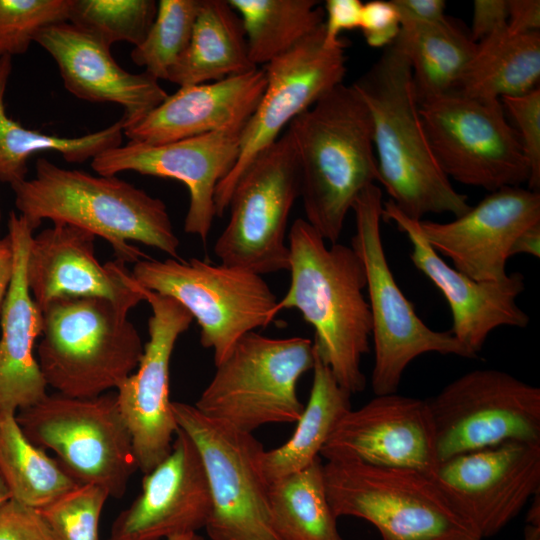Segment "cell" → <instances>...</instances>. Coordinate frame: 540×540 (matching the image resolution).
<instances>
[{
	"label": "cell",
	"mask_w": 540,
	"mask_h": 540,
	"mask_svg": "<svg viewBox=\"0 0 540 540\" xmlns=\"http://www.w3.org/2000/svg\"><path fill=\"white\" fill-rule=\"evenodd\" d=\"M290 285L278 300V313L295 309L314 328L315 354L351 395L362 392V357L370 350L372 320L363 290V264L351 246L326 245L323 237L298 218L288 234Z\"/></svg>",
	"instance_id": "6da1fadb"
},
{
	"label": "cell",
	"mask_w": 540,
	"mask_h": 540,
	"mask_svg": "<svg viewBox=\"0 0 540 540\" xmlns=\"http://www.w3.org/2000/svg\"><path fill=\"white\" fill-rule=\"evenodd\" d=\"M10 186L19 215L33 230L45 219L79 227L105 239L124 263L149 258L130 241L181 259L166 204L116 175L65 169L39 157L34 177Z\"/></svg>",
	"instance_id": "7a4b0ae2"
},
{
	"label": "cell",
	"mask_w": 540,
	"mask_h": 540,
	"mask_svg": "<svg viewBox=\"0 0 540 540\" xmlns=\"http://www.w3.org/2000/svg\"><path fill=\"white\" fill-rule=\"evenodd\" d=\"M352 86L372 121L378 181L409 219L429 213L459 217L471 205L439 167L422 126L408 60L394 45Z\"/></svg>",
	"instance_id": "3957f363"
},
{
	"label": "cell",
	"mask_w": 540,
	"mask_h": 540,
	"mask_svg": "<svg viewBox=\"0 0 540 540\" xmlns=\"http://www.w3.org/2000/svg\"><path fill=\"white\" fill-rule=\"evenodd\" d=\"M287 130L297 152L305 220L336 243L354 201L379 178L370 112L355 88L342 83Z\"/></svg>",
	"instance_id": "277c9868"
},
{
	"label": "cell",
	"mask_w": 540,
	"mask_h": 540,
	"mask_svg": "<svg viewBox=\"0 0 540 540\" xmlns=\"http://www.w3.org/2000/svg\"><path fill=\"white\" fill-rule=\"evenodd\" d=\"M127 313L106 299L59 298L42 310L37 361L47 386L65 396L96 397L132 374L141 336Z\"/></svg>",
	"instance_id": "5b68a950"
},
{
	"label": "cell",
	"mask_w": 540,
	"mask_h": 540,
	"mask_svg": "<svg viewBox=\"0 0 540 540\" xmlns=\"http://www.w3.org/2000/svg\"><path fill=\"white\" fill-rule=\"evenodd\" d=\"M324 479L334 515L370 522L381 540H482L422 472L334 460Z\"/></svg>",
	"instance_id": "8992f818"
},
{
	"label": "cell",
	"mask_w": 540,
	"mask_h": 540,
	"mask_svg": "<svg viewBox=\"0 0 540 540\" xmlns=\"http://www.w3.org/2000/svg\"><path fill=\"white\" fill-rule=\"evenodd\" d=\"M383 203L382 190L372 184L352 206L356 230L351 247L364 267L372 320L375 358L371 386L375 395L397 393L406 367L424 353L478 357L451 331L429 328L396 283L380 231Z\"/></svg>",
	"instance_id": "52a82bcc"
},
{
	"label": "cell",
	"mask_w": 540,
	"mask_h": 540,
	"mask_svg": "<svg viewBox=\"0 0 540 540\" xmlns=\"http://www.w3.org/2000/svg\"><path fill=\"white\" fill-rule=\"evenodd\" d=\"M314 363L313 341L308 338L249 332L215 366L194 406L247 433L266 424L296 423L304 408L297 384Z\"/></svg>",
	"instance_id": "ba28073f"
},
{
	"label": "cell",
	"mask_w": 540,
	"mask_h": 540,
	"mask_svg": "<svg viewBox=\"0 0 540 540\" xmlns=\"http://www.w3.org/2000/svg\"><path fill=\"white\" fill-rule=\"evenodd\" d=\"M143 288L178 301L200 327V342L215 366L245 334L268 326L278 300L262 275L198 258L150 257L131 270Z\"/></svg>",
	"instance_id": "9c48e42d"
},
{
	"label": "cell",
	"mask_w": 540,
	"mask_h": 540,
	"mask_svg": "<svg viewBox=\"0 0 540 540\" xmlns=\"http://www.w3.org/2000/svg\"><path fill=\"white\" fill-rule=\"evenodd\" d=\"M16 419L26 437L51 450L78 484L101 486L113 498L124 496L138 466L115 391L90 398L47 394L18 411Z\"/></svg>",
	"instance_id": "30bf717a"
},
{
	"label": "cell",
	"mask_w": 540,
	"mask_h": 540,
	"mask_svg": "<svg viewBox=\"0 0 540 540\" xmlns=\"http://www.w3.org/2000/svg\"><path fill=\"white\" fill-rule=\"evenodd\" d=\"M299 197V163L287 130L238 179L228 205L229 220L213 247L220 263L262 276L289 270L287 225Z\"/></svg>",
	"instance_id": "8fae6325"
},
{
	"label": "cell",
	"mask_w": 540,
	"mask_h": 540,
	"mask_svg": "<svg viewBox=\"0 0 540 540\" xmlns=\"http://www.w3.org/2000/svg\"><path fill=\"white\" fill-rule=\"evenodd\" d=\"M176 423L194 442L211 496L205 530L211 540H282L260 468L263 445L252 435L210 418L194 405L172 401Z\"/></svg>",
	"instance_id": "7c38bea8"
},
{
	"label": "cell",
	"mask_w": 540,
	"mask_h": 540,
	"mask_svg": "<svg viewBox=\"0 0 540 540\" xmlns=\"http://www.w3.org/2000/svg\"><path fill=\"white\" fill-rule=\"evenodd\" d=\"M418 108L432 153L449 179L490 192L528 183V162L500 100L454 91L418 101Z\"/></svg>",
	"instance_id": "4fadbf2b"
},
{
	"label": "cell",
	"mask_w": 540,
	"mask_h": 540,
	"mask_svg": "<svg viewBox=\"0 0 540 540\" xmlns=\"http://www.w3.org/2000/svg\"><path fill=\"white\" fill-rule=\"evenodd\" d=\"M426 401L439 463L509 441L540 443V389L507 372H467Z\"/></svg>",
	"instance_id": "5bb4252c"
},
{
	"label": "cell",
	"mask_w": 540,
	"mask_h": 540,
	"mask_svg": "<svg viewBox=\"0 0 540 540\" xmlns=\"http://www.w3.org/2000/svg\"><path fill=\"white\" fill-rule=\"evenodd\" d=\"M345 46L343 42L327 47L322 24L292 49L264 65L266 87L242 130L238 159L216 188V216L222 217L228 209L232 191L250 162L273 144L296 116L343 83L347 70Z\"/></svg>",
	"instance_id": "9a60e30c"
},
{
	"label": "cell",
	"mask_w": 540,
	"mask_h": 540,
	"mask_svg": "<svg viewBox=\"0 0 540 540\" xmlns=\"http://www.w3.org/2000/svg\"><path fill=\"white\" fill-rule=\"evenodd\" d=\"M483 538L501 531L540 493V443L504 442L439 463L431 476Z\"/></svg>",
	"instance_id": "2e32d148"
},
{
	"label": "cell",
	"mask_w": 540,
	"mask_h": 540,
	"mask_svg": "<svg viewBox=\"0 0 540 540\" xmlns=\"http://www.w3.org/2000/svg\"><path fill=\"white\" fill-rule=\"evenodd\" d=\"M151 307L149 339L136 370L116 389L117 404L130 432L138 470L151 471L171 451L178 430L169 397V368L178 338L192 315L175 299L144 288Z\"/></svg>",
	"instance_id": "e0dca14e"
},
{
	"label": "cell",
	"mask_w": 540,
	"mask_h": 540,
	"mask_svg": "<svg viewBox=\"0 0 540 540\" xmlns=\"http://www.w3.org/2000/svg\"><path fill=\"white\" fill-rule=\"evenodd\" d=\"M243 128L156 145L129 141L95 156L91 168L105 176L133 171L182 182L189 192L184 231L205 243L216 217L215 191L238 159Z\"/></svg>",
	"instance_id": "ac0fdd59"
},
{
	"label": "cell",
	"mask_w": 540,
	"mask_h": 540,
	"mask_svg": "<svg viewBox=\"0 0 540 540\" xmlns=\"http://www.w3.org/2000/svg\"><path fill=\"white\" fill-rule=\"evenodd\" d=\"M320 457L411 469L431 477L439 460L427 401L397 393L375 395L339 419Z\"/></svg>",
	"instance_id": "d6986e66"
},
{
	"label": "cell",
	"mask_w": 540,
	"mask_h": 540,
	"mask_svg": "<svg viewBox=\"0 0 540 540\" xmlns=\"http://www.w3.org/2000/svg\"><path fill=\"white\" fill-rule=\"evenodd\" d=\"M96 236L79 227L54 222L32 236L26 258L30 294L42 311L59 298L95 297L128 314L145 301L144 288L126 263L101 264L95 255Z\"/></svg>",
	"instance_id": "ffe728a7"
},
{
	"label": "cell",
	"mask_w": 540,
	"mask_h": 540,
	"mask_svg": "<svg viewBox=\"0 0 540 540\" xmlns=\"http://www.w3.org/2000/svg\"><path fill=\"white\" fill-rule=\"evenodd\" d=\"M540 222V193L520 186L490 192L477 205L447 223L419 221V229L454 268L481 282L507 278L506 263L515 239Z\"/></svg>",
	"instance_id": "44dd1931"
},
{
	"label": "cell",
	"mask_w": 540,
	"mask_h": 540,
	"mask_svg": "<svg viewBox=\"0 0 540 540\" xmlns=\"http://www.w3.org/2000/svg\"><path fill=\"white\" fill-rule=\"evenodd\" d=\"M210 512L202 459L192 439L178 428L170 453L144 474L141 492L115 517L107 540H166L198 533Z\"/></svg>",
	"instance_id": "7402d4cb"
},
{
	"label": "cell",
	"mask_w": 540,
	"mask_h": 540,
	"mask_svg": "<svg viewBox=\"0 0 540 540\" xmlns=\"http://www.w3.org/2000/svg\"><path fill=\"white\" fill-rule=\"evenodd\" d=\"M382 219L393 221L407 235L412 263L442 292L450 307L451 333L475 355L494 329L528 326L529 316L516 303L525 289L523 274H508L500 282L473 280L450 267L427 243L419 221L404 216L390 200L383 203Z\"/></svg>",
	"instance_id": "603a6c76"
},
{
	"label": "cell",
	"mask_w": 540,
	"mask_h": 540,
	"mask_svg": "<svg viewBox=\"0 0 540 540\" xmlns=\"http://www.w3.org/2000/svg\"><path fill=\"white\" fill-rule=\"evenodd\" d=\"M35 42L55 60L68 92L84 101L119 105L124 130L168 97L159 80L145 71L134 74L124 70L112 57L110 47L70 22L43 28Z\"/></svg>",
	"instance_id": "cb8c5ba5"
},
{
	"label": "cell",
	"mask_w": 540,
	"mask_h": 540,
	"mask_svg": "<svg viewBox=\"0 0 540 540\" xmlns=\"http://www.w3.org/2000/svg\"><path fill=\"white\" fill-rule=\"evenodd\" d=\"M33 231L21 215L9 213L7 235L14 263L1 308L0 410L15 413L48 394L33 353L36 339L42 334V311L34 302L26 280V258Z\"/></svg>",
	"instance_id": "d4e9b609"
},
{
	"label": "cell",
	"mask_w": 540,
	"mask_h": 540,
	"mask_svg": "<svg viewBox=\"0 0 540 540\" xmlns=\"http://www.w3.org/2000/svg\"><path fill=\"white\" fill-rule=\"evenodd\" d=\"M266 87L264 68L180 87L141 121L124 130L129 141L163 144L244 127Z\"/></svg>",
	"instance_id": "484cf974"
},
{
	"label": "cell",
	"mask_w": 540,
	"mask_h": 540,
	"mask_svg": "<svg viewBox=\"0 0 540 540\" xmlns=\"http://www.w3.org/2000/svg\"><path fill=\"white\" fill-rule=\"evenodd\" d=\"M256 68L249 56L242 20L228 0H201L189 45L170 69L167 80L183 87Z\"/></svg>",
	"instance_id": "4316f807"
},
{
	"label": "cell",
	"mask_w": 540,
	"mask_h": 540,
	"mask_svg": "<svg viewBox=\"0 0 540 540\" xmlns=\"http://www.w3.org/2000/svg\"><path fill=\"white\" fill-rule=\"evenodd\" d=\"M393 44L409 62L417 102L457 91L477 45L447 17L432 23L401 17Z\"/></svg>",
	"instance_id": "83f0119b"
},
{
	"label": "cell",
	"mask_w": 540,
	"mask_h": 540,
	"mask_svg": "<svg viewBox=\"0 0 540 540\" xmlns=\"http://www.w3.org/2000/svg\"><path fill=\"white\" fill-rule=\"evenodd\" d=\"M539 79L540 33L516 34L506 25L477 43L457 91L500 100L531 92Z\"/></svg>",
	"instance_id": "f1b7e54d"
},
{
	"label": "cell",
	"mask_w": 540,
	"mask_h": 540,
	"mask_svg": "<svg viewBox=\"0 0 540 540\" xmlns=\"http://www.w3.org/2000/svg\"><path fill=\"white\" fill-rule=\"evenodd\" d=\"M312 370L310 395L294 433L283 445L261 453L260 468L268 483L300 471L320 457L334 426L352 408L351 394L316 354Z\"/></svg>",
	"instance_id": "f546056e"
},
{
	"label": "cell",
	"mask_w": 540,
	"mask_h": 540,
	"mask_svg": "<svg viewBox=\"0 0 540 540\" xmlns=\"http://www.w3.org/2000/svg\"><path fill=\"white\" fill-rule=\"evenodd\" d=\"M12 57H0V181L10 185L26 179L28 160L40 151H56L69 163H82L122 144L123 124L79 137H61L23 127L6 113L4 96Z\"/></svg>",
	"instance_id": "4dcf8cb0"
},
{
	"label": "cell",
	"mask_w": 540,
	"mask_h": 540,
	"mask_svg": "<svg viewBox=\"0 0 540 540\" xmlns=\"http://www.w3.org/2000/svg\"><path fill=\"white\" fill-rule=\"evenodd\" d=\"M0 479L10 499L39 510L79 485L24 434L16 413L0 410Z\"/></svg>",
	"instance_id": "1f68e13d"
},
{
	"label": "cell",
	"mask_w": 540,
	"mask_h": 540,
	"mask_svg": "<svg viewBox=\"0 0 540 540\" xmlns=\"http://www.w3.org/2000/svg\"><path fill=\"white\" fill-rule=\"evenodd\" d=\"M269 506L282 540H344L328 501L321 457L269 483Z\"/></svg>",
	"instance_id": "d6a6232c"
},
{
	"label": "cell",
	"mask_w": 540,
	"mask_h": 540,
	"mask_svg": "<svg viewBox=\"0 0 540 540\" xmlns=\"http://www.w3.org/2000/svg\"><path fill=\"white\" fill-rule=\"evenodd\" d=\"M239 14L257 67L283 55L324 23L316 0H228Z\"/></svg>",
	"instance_id": "836d02e7"
},
{
	"label": "cell",
	"mask_w": 540,
	"mask_h": 540,
	"mask_svg": "<svg viewBox=\"0 0 540 540\" xmlns=\"http://www.w3.org/2000/svg\"><path fill=\"white\" fill-rule=\"evenodd\" d=\"M201 0H160L144 41L134 47L132 61L155 79H168L173 65L187 49Z\"/></svg>",
	"instance_id": "e575fe53"
},
{
	"label": "cell",
	"mask_w": 540,
	"mask_h": 540,
	"mask_svg": "<svg viewBox=\"0 0 540 540\" xmlns=\"http://www.w3.org/2000/svg\"><path fill=\"white\" fill-rule=\"evenodd\" d=\"M157 9L154 0H71L68 22L108 47L120 41L136 47L146 38Z\"/></svg>",
	"instance_id": "d590c367"
},
{
	"label": "cell",
	"mask_w": 540,
	"mask_h": 540,
	"mask_svg": "<svg viewBox=\"0 0 540 540\" xmlns=\"http://www.w3.org/2000/svg\"><path fill=\"white\" fill-rule=\"evenodd\" d=\"M108 491L79 484L39 509L54 540H100L99 524Z\"/></svg>",
	"instance_id": "8d00e7d4"
},
{
	"label": "cell",
	"mask_w": 540,
	"mask_h": 540,
	"mask_svg": "<svg viewBox=\"0 0 540 540\" xmlns=\"http://www.w3.org/2000/svg\"><path fill=\"white\" fill-rule=\"evenodd\" d=\"M71 0H0V57L26 53L37 34L68 22Z\"/></svg>",
	"instance_id": "74e56055"
},
{
	"label": "cell",
	"mask_w": 540,
	"mask_h": 540,
	"mask_svg": "<svg viewBox=\"0 0 540 540\" xmlns=\"http://www.w3.org/2000/svg\"><path fill=\"white\" fill-rule=\"evenodd\" d=\"M503 107L512 116L520 139L524 156L529 166L528 186L530 190L540 188V89L539 87L519 96L500 99Z\"/></svg>",
	"instance_id": "f35d334b"
},
{
	"label": "cell",
	"mask_w": 540,
	"mask_h": 540,
	"mask_svg": "<svg viewBox=\"0 0 540 540\" xmlns=\"http://www.w3.org/2000/svg\"><path fill=\"white\" fill-rule=\"evenodd\" d=\"M359 29L368 46L385 49L398 37L401 17L392 1L372 0L362 5Z\"/></svg>",
	"instance_id": "ab89813d"
},
{
	"label": "cell",
	"mask_w": 540,
	"mask_h": 540,
	"mask_svg": "<svg viewBox=\"0 0 540 540\" xmlns=\"http://www.w3.org/2000/svg\"><path fill=\"white\" fill-rule=\"evenodd\" d=\"M0 540H54L38 510L13 499L0 507Z\"/></svg>",
	"instance_id": "60d3db41"
},
{
	"label": "cell",
	"mask_w": 540,
	"mask_h": 540,
	"mask_svg": "<svg viewBox=\"0 0 540 540\" xmlns=\"http://www.w3.org/2000/svg\"><path fill=\"white\" fill-rule=\"evenodd\" d=\"M363 3L360 0H327L324 4V44L335 47L344 41L339 38L346 30L360 26Z\"/></svg>",
	"instance_id": "b9f144b4"
},
{
	"label": "cell",
	"mask_w": 540,
	"mask_h": 540,
	"mask_svg": "<svg viewBox=\"0 0 540 540\" xmlns=\"http://www.w3.org/2000/svg\"><path fill=\"white\" fill-rule=\"evenodd\" d=\"M508 0H475L470 38L474 43L507 25Z\"/></svg>",
	"instance_id": "7bdbcfd3"
},
{
	"label": "cell",
	"mask_w": 540,
	"mask_h": 540,
	"mask_svg": "<svg viewBox=\"0 0 540 540\" xmlns=\"http://www.w3.org/2000/svg\"><path fill=\"white\" fill-rule=\"evenodd\" d=\"M507 28L516 34L539 32L540 1L508 0Z\"/></svg>",
	"instance_id": "ee69618b"
},
{
	"label": "cell",
	"mask_w": 540,
	"mask_h": 540,
	"mask_svg": "<svg viewBox=\"0 0 540 540\" xmlns=\"http://www.w3.org/2000/svg\"><path fill=\"white\" fill-rule=\"evenodd\" d=\"M401 17L432 23L446 18L443 0H392Z\"/></svg>",
	"instance_id": "f6af8a7d"
},
{
	"label": "cell",
	"mask_w": 540,
	"mask_h": 540,
	"mask_svg": "<svg viewBox=\"0 0 540 540\" xmlns=\"http://www.w3.org/2000/svg\"><path fill=\"white\" fill-rule=\"evenodd\" d=\"M517 254L540 257V222L525 229L515 239L510 250V257Z\"/></svg>",
	"instance_id": "bcb514c9"
},
{
	"label": "cell",
	"mask_w": 540,
	"mask_h": 540,
	"mask_svg": "<svg viewBox=\"0 0 540 540\" xmlns=\"http://www.w3.org/2000/svg\"><path fill=\"white\" fill-rule=\"evenodd\" d=\"M13 263V251L7 235L0 238V311L12 277Z\"/></svg>",
	"instance_id": "7dc6e473"
},
{
	"label": "cell",
	"mask_w": 540,
	"mask_h": 540,
	"mask_svg": "<svg viewBox=\"0 0 540 540\" xmlns=\"http://www.w3.org/2000/svg\"><path fill=\"white\" fill-rule=\"evenodd\" d=\"M539 530V527L528 524L525 531V540H540Z\"/></svg>",
	"instance_id": "c3c4849f"
},
{
	"label": "cell",
	"mask_w": 540,
	"mask_h": 540,
	"mask_svg": "<svg viewBox=\"0 0 540 540\" xmlns=\"http://www.w3.org/2000/svg\"><path fill=\"white\" fill-rule=\"evenodd\" d=\"M166 540H204L198 533H188L170 537Z\"/></svg>",
	"instance_id": "681fc988"
},
{
	"label": "cell",
	"mask_w": 540,
	"mask_h": 540,
	"mask_svg": "<svg viewBox=\"0 0 540 540\" xmlns=\"http://www.w3.org/2000/svg\"><path fill=\"white\" fill-rule=\"evenodd\" d=\"M9 499L10 497L8 491L0 479V507Z\"/></svg>",
	"instance_id": "f907efd6"
},
{
	"label": "cell",
	"mask_w": 540,
	"mask_h": 540,
	"mask_svg": "<svg viewBox=\"0 0 540 540\" xmlns=\"http://www.w3.org/2000/svg\"><path fill=\"white\" fill-rule=\"evenodd\" d=\"M0 224H1V208H0Z\"/></svg>",
	"instance_id": "816d5d0a"
}]
</instances>
